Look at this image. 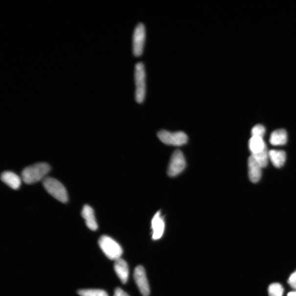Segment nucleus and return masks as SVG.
Segmentation results:
<instances>
[{
    "label": "nucleus",
    "mask_w": 296,
    "mask_h": 296,
    "mask_svg": "<svg viewBox=\"0 0 296 296\" xmlns=\"http://www.w3.org/2000/svg\"><path fill=\"white\" fill-rule=\"evenodd\" d=\"M100 248L106 256L112 260L121 258L123 251L120 245L110 236L103 235L98 241Z\"/></svg>",
    "instance_id": "20e7f679"
},
{
    "label": "nucleus",
    "mask_w": 296,
    "mask_h": 296,
    "mask_svg": "<svg viewBox=\"0 0 296 296\" xmlns=\"http://www.w3.org/2000/svg\"><path fill=\"white\" fill-rule=\"evenodd\" d=\"M158 137L162 143L167 145L181 146L188 142L187 135L183 132L170 133L166 130H161L158 133Z\"/></svg>",
    "instance_id": "39448f33"
},
{
    "label": "nucleus",
    "mask_w": 296,
    "mask_h": 296,
    "mask_svg": "<svg viewBox=\"0 0 296 296\" xmlns=\"http://www.w3.org/2000/svg\"><path fill=\"white\" fill-rule=\"evenodd\" d=\"M81 215L85 220L86 226L90 230L95 231L98 229L97 223L95 220L93 209L92 207L88 205H86L82 210Z\"/></svg>",
    "instance_id": "f8f14e48"
},
{
    "label": "nucleus",
    "mask_w": 296,
    "mask_h": 296,
    "mask_svg": "<svg viewBox=\"0 0 296 296\" xmlns=\"http://www.w3.org/2000/svg\"><path fill=\"white\" fill-rule=\"evenodd\" d=\"M134 279L141 294L143 296H148L150 288L146 273L142 266H139L135 268Z\"/></svg>",
    "instance_id": "6e6552de"
},
{
    "label": "nucleus",
    "mask_w": 296,
    "mask_h": 296,
    "mask_svg": "<svg viewBox=\"0 0 296 296\" xmlns=\"http://www.w3.org/2000/svg\"><path fill=\"white\" fill-rule=\"evenodd\" d=\"M152 228L153 239L154 240L160 239L165 230V222L161 216L160 212H158L154 216L152 221Z\"/></svg>",
    "instance_id": "1a4fd4ad"
},
{
    "label": "nucleus",
    "mask_w": 296,
    "mask_h": 296,
    "mask_svg": "<svg viewBox=\"0 0 296 296\" xmlns=\"http://www.w3.org/2000/svg\"><path fill=\"white\" fill-rule=\"evenodd\" d=\"M268 293L270 296H282L284 293V289L280 284H272L269 286Z\"/></svg>",
    "instance_id": "6ab92c4d"
},
{
    "label": "nucleus",
    "mask_w": 296,
    "mask_h": 296,
    "mask_svg": "<svg viewBox=\"0 0 296 296\" xmlns=\"http://www.w3.org/2000/svg\"><path fill=\"white\" fill-rule=\"evenodd\" d=\"M251 156L256 159L262 168H265L267 166L268 158H270V157H269V152L267 147L261 152L252 154Z\"/></svg>",
    "instance_id": "f3484780"
},
{
    "label": "nucleus",
    "mask_w": 296,
    "mask_h": 296,
    "mask_svg": "<svg viewBox=\"0 0 296 296\" xmlns=\"http://www.w3.org/2000/svg\"><path fill=\"white\" fill-rule=\"evenodd\" d=\"M269 157H270L273 165L275 167L280 168L284 165L286 161V153L285 152L271 150L269 152Z\"/></svg>",
    "instance_id": "2eb2a0df"
},
{
    "label": "nucleus",
    "mask_w": 296,
    "mask_h": 296,
    "mask_svg": "<svg viewBox=\"0 0 296 296\" xmlns=\"http://www.w3.org/2000/svg\"><path fill=\"white\" fill-rule=\"evenodd\" d=\"M249 149L252 154H257L262 151L267 147L263 138L259 137H252L249 140Z\"/></svg>",
    "instance_id": "dca6fc26"
},
{
    "label": "nucleus",
    "mask_w": 296,
    "mask_h": 296,
    "mask_svg": "<svg viewBox=\"0 0 296 296\" xmlns=\"http://www.w3.org/2000/svg\"><path fill=\"white\" fill-rule=\"evenodd\" d=\"M265 133V127L259 124L254 126L251 131V134L253 137H259L261 138H263Z\"/></svg>",
    "instance_id": "aec40b11"
},
{
    "label": "nucleus",
    "mask_w": 296,
    "mask_h": 296,
    "mask_svg": "<svg viewBox=\"0 0 296 296\" xmlns=\"http://www.w3.org/2000/svg\"><path fill=\"white\" fill-rule=\"evenodd\" d=\"M295 281H296V271L290 276L288 280V283L290 284Z\"/></svg>",
    "instance_id": "4be33fe9"
},
{
    "label": "nucleus",
    "mask_w": 296,
    "mask_h": 296,
    "mask_svg": "<svg viewBox=\"0 0 296 296\" xmlns=\"http://www.w3.org/2000/svg\"><path fill=\"white\" fill-rule=\"evenodd\" d=\"M288 140V134L284 129L277 130L273 132L271 135L270 142L273 145H281L286 143Z\"/></svg>",
    "instance_id": "4468645a"
},
{
    "label": "nucleus",
    "mask_w": 296,
    "mask_h": 296,
    "mask_svg": "<svg viewBox=\"0 0 296 296\" xmlns=\"http://www.w3.org/2000/svg\"><path fill=\"white\" fill-rule=\"evenodd\" d=\"M77 293L80 296H108L106 291L100 289L80 290Z\"/></svg>",
    "instance_id": "a211bd4d"
},
{
    "label": "nucleus",
    "mask_w": 296,
    "mask_h": 296,
    "mask_svg": "<svg viewBox=\"0 0 296 296\" xmlns=\"http://www.w3.org/2000/svg\"><path fill=\"white\" fill-rule=\"evenodd\" d=\"M1 181L13 189H19L22 184V179L12 172H4L1 175Z\"/></svg>",
    "instance_id": "ddd939ff"
},
{
    "label": "nucleus",
    "mask_w": 296,
    "mask_h": 296,
    "mask_svg": "<svg viewBox=\"0 0 296 296\" xmlns=\"http://www.w3.org/2000/svg\"><path fill=\"white\" fill-rule=\"evenodd\" d=\"M249 176L252 183H257L261 179L262 167L252 156L248 160Z\"/></svg>",
    "instance_id": "9d476101"
},
{
    "label": "nucleus",
    "mask_w": 296,
    "mask_h": 296,
    "mask_svg": "<svg viewBox=\"0 0 296 296\" xmlns=\"http://www.w3.org/2000/svg\"><path fill=\"white\" fill-rule=\"evenodd\" d=\"M145 39V28L142 23H139L134 31L133 52L134 56L139 57L142 54Z\"/></svg>",
    "instance_id": "0eeeda50"
},
{
    "label": "nucleus",
    "mask_w": 296,
    "mask_h": 296,
    "mask_svg": "<svg viewBox=\"0 0 296 296\" xmlns=\"http://www.w3.org/2000/svg\"><path fill=\"white\" fill-rule=\"evenodd\" d=\"M43 184L46 190L53 198L63 203L68 202L67 189L60 182L52 177H46L43 181Z\"/></svg>",
    "instance_id": "7ed1b4c3"
},
{
    "label": "nucleus",
    "mask_w": 296,
    "mask_h": 296,
    "mask_svg": "<svg viewBox=\"0 0 296 296\" xmlns=\"http://www.w3.org/2000/svg\"><path fill=\"white\" fill-rule=\"evenodd\" d=\"M114 296H130L125 291L120 288H116Z\"/></svg>",
    "instance_id": "412c9836"
},
{
    "label": "nucleus",
    "mask_w": 296,
    "mask_h": 296,
    "mask_svg": "<svg viewBox=\"0 0 296 296\" xmlns=\"http://www.w3.org/2000/svg\"><path fill=\"white\" fill-rule=\"evenodd\" d=\"M186 167V161L183 153L177 150L171 158L168 168V175L170 177H176L184 171Z\"/></svg>",
    "instance_id": "423d86ee"
},
{
    "label": "nucleus",
    "mask_w": 296,
    "mask_h": 296,
    "mask_svg": "<svg viewBox=\"0 0 296 296\" xmlns=\"http://www.w3.org/2000/svg\"><path fill=\"white\" fill-rule=\"evenodd\" d=\"M288 296H296V292H291L288 295Z\"/></svg>",
    "instance_id": "b1692460"
},
{
    "label": "nucleus",
    "mask_w": 296,
    "mask_h": 296,
    "mask_svg": "<svg viewBox=\"0 0 296 296\" xmlns=\"http://www.w3.org/2000/svg\"><path fill=\"white\" fill-rule=\"evenodd\" d=\"M145 70L142 62L136 64L135 68L134 79L136 86L135 99L138 103H142L144 100L146 93L145 84Z\"/></svg>",
    "instance_id": "f03ea898"
},
{
    "label": "nucleus",
    "mask_w": 296,
    "mask_h": 296,
    "mask_svg": "<svg viewBox=\"0 0 296 296\" xmlns=\"http://www.w3.org/2000/svg\"><path fill=\"white\" fill-rule=\"evenodd\" d=\"M291 288L296 289V281L293 282V283H291L289 284Z\"/></svg>",
    "instance_id": "5701e85b"
},
{
    "label": "nucleus",
    "mask_w": 296,
    "mask_h": 296,
    "mask_svg": "<svg viewBox=\"0 0 296 296\" xmlns=\"http://www.w3.org/2000/svg\"><path fill=\"white\" fill-rule=\"evenodd\" d=\"M114 271L122 284H126L128 280L129 270L128 265L124 259L119 258L115 261Z\"/></svg>",
    "instance_id": "9b49d317"
},
{
    "label": "nucleus",
    "mask_w": 296,
    "mask_h": 296,
    "mask_svg": "<svg viewBox=\"0 0 296 296\" xmlns=\"http://www.w3.org/2000/svg\"><path fill=\"white\" fill-rule=\"evenodd\" d=\"M51 167L44 162L37 163L24 168L22 173V180L25 183L31 184L44 180Z\"/></svg>",
    "instance_id": "f257e3e1"
}]
</instances>
